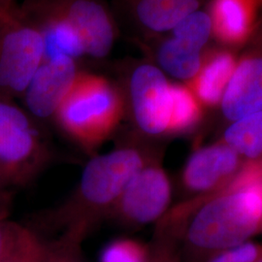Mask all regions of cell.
<instances>
[{
  "instance_id": "1",
  "label": "cell",
  "mask_w": 262,
  "mask_h": 262,
  "mask_svg": "<svg viewBox=\"0 0 262 262\" xmlns=\"http://www.w3.org/2000/svg\"><path fill=\"white\" fill-rule=\"evenodd\" d=\"M168 213L183 225L182 261L208 262L260 233L262 169L247 161L224 189L194 197Z\"/></svg>"
},
{
  "instance_id": "2",
  "label": "cell",
  "mask_w": 262,
  "mask_h": 262,
  "mask_svg": "<svg viewBox=\"0 0 262 262\" xmlns=\"http://www.w3.org/2000/svg\"><path fill=\"white\" fill-rule=\"evenodd\" d=\"M156 156L136 142L126 143L86 164L73 193L38 219L49 230L82 227L88 232L108 216L132 178Z\"/></svg>"
},
{
  "instance_id": "3",
  "label": "cell",
  "mask_w": 262,
  "mask_h": 262,
  "mask_svg": "<svg viewBox=\"0 0 262 262\" xmlns=\"http://www.w3.org/2000/svg\"><path fill=\"white\" fill-rule=\"evenodd\" d=\"M126 109L125 95L117 85L80 71L55 118L72 140L92 151L116 131Z\"/></svg>"
},
{
  "instance_id": "4",
  "label": "cell",
  "mask_w": 262,
  "mask_h": 262,
  "mask_svg": "<svg viewBox=\"0 0 262 262\" xmlns=\"http://www.w3.org/2000/svg\"><path fill=\"white\" fill-rule=\"evenodd\" d=\"M44 57L37 27L13 4L0 8V99L23 96Z\"/></svg>"
},
{
  "instance_id": "5",
  "label": "cell",
  "mask_w": 262,
  "mask_h": 262,
  "mask_svg": "<svg viewBox=\"0 0 262 262\" xmlns=\"http://www.w3.org/2000/svg\"><path fill=\"white\" fill-rule=\"evenodd\" d=\"M49 159V150L28 113L0 99V170L6 183L26 186Z\"/></svg>"
},
{
  "instance_id": "6",
  "label": "cell",
  "mask_w": 262,
  "mask_h": 262,
  "mask_svg": "<svg viewBox=\"0 0 262 262\" xmlns=\"http://www.w3.org/2000/svg\"><path fill=\"white\" fill-rule=\"evenodd\" d=\"M171 84L163 71L151 62H140L127 81L126 106L138 131L149 137L168 135Z\"/></svg>"
},
{
  "instance_id": "7",
  "label": "cell",
  "mask_w": 262,
  "mask_h": 262,
  "mask_svg": "<svg viewBox=\"0 0 262 262\" xmlns=\"http://www.w3.org/2000/svg\"><path fill=\"white\" fill-rule=\"evenodd\" d=\"M172 187L158 158L132 178L108 216L127 227H140L159 220L168 211Z\"/></svg>"
},
{
  "instance_id": "8",
  "label": "cell",
  "mask_w": 262,
  "mask_h": 262,
  "mask_svg": "<svg viewBox=\"0 0 262 262\" xmlns=\"http://www.w3.org/2000/svg\"><path fill=\"white\" fill-rule=\"evenodd\" d=\"M61 16L79 33L85 56H108L118 37V28L111 12L101 0H35Z\"/></svg>"
},
{
  "instance_id": "9",
  "label": "cell",
  "mask_w": 262,
  "mask_h": 262,
  "mask_svg": "<svg viewBox=\"0 0 262 262\" xmlns=\"http://www.w3.org/2000/svg\"><path fill=\"white\" fill-rule=\"evenodd\" d=\"M245 162L222 140L199 148L184 166L181 179L183 187L197 196L220 191L233 181Z\"/></svg>"
},
{
  "instance_id": "10",
  "label": "cell",
  "mask_w": 262,
  "mask_h": 262,
  "mask_svg": "<svg viewBox=\"0 0 262 262\" xmlns=\"http://www.w3.org/2000/svg\"><path fill=\"white\" fill-rule=\"evenodd\" d=\"M80 73L75 59H44L23 94L28 112L38 119L55 117Z\"/></svg>"
},
{
  "instance_id": "11",
  "label": "cell",
  "mask_w": 262,
  "mask_h": 262,
  "mask_svg": "<svg viewBox=\"0 0 262 262\" xmlns=\"http://www.w3.org/2000/svg\"><path fill=\"white\" fill-rule=\"evenodd\" d=\"M220 107L230 122L262 112V51L248 53L238 59Z\"/></svg>"
},
{
  "instance_id": "12",
  "label": "cell",
  "mask_w": 262,
  "mask_h": 262,
  "mask_svg": "<svg viewBox=\"0 0 262 262\" xmlns=\"http://www.w3.org/2000/svg\"><path fill=\"white\" fill-rule=\"evenodd\" d=\"M259 0H212V36L227 47H241L253 36Z\"/></svg>"
},
{
  "instance_id": "13",
  "label": "cell",
  "mask_w": 262,
  "mask_h": 262,
  "mask_svg": "<svg viewBox=\"0 0 262 262\" xmlns=\"http://www.w3.org/2000/svg\"><path fill=\"white\" fill-rule=\"evenodd\" d=\"M20 9L40 30L45 49L44 59L67 56L77 60L85 56L79 33L61 16L40 5L35 0H28Z\"/></svg>"
},
{
  "instance_id": "14",
  "label": "cell",
  "mask_w": 262,
  "mask_h": 262,
  "mask_svg": "<svg viewBox=\"0 0 262 262\" xmlns=\"http://www.w3.org/2000/svg\"><path fill=\"white\" fill-rule=\"evenodd\" d=\"M237 61L234 54L229 50H206L196 75L185 84L203 107H217L234 73Z\"/></svg>"
},
{
  "instance_id": "15",
  "label": "cell",
  "mask_w": 262,
  "mask_h": 262,
  "mask_svg": "<svg viewBox=\"0 0 262 262\" xmlns=\"http://www.w3.org/2000/svg\"><path fill=\"white\" fill-rule=\"evenodd\" d=\"M203 0H131L134 20L150 35L170 32L187 15L199 10Z\"/></svg>"
},
{
  "instance_id": "16",
  "label": "cell",
  "mask_w": 262,
  "mask_h": 262,
  "mask_svg": "<svg viewBox=\"0 0 262 262\" xmlns=\"http://www.w3.org/2000/svg\"><path fill=\"white\" fill-rule=\"evenodd\" d=\"M206 50L181 38L161 39L155 51L156 66L164 74L186 84L196 75Z\"/></svg>"
},
{
  "instance_id": "17",
  "label": "cell",
  "mask_w": 262,
  "mask_h": 262,
  "mask_svg": "<svg viewBox=\"0 0 262 262\" xmlns=\"http://www.w3.org/2000/svg\"><path fill=\"white\" fill-rule=\"evenodd\" d=\"M222 141L245 160L261 159L262 112L231 122L225 131Z\"/></svg>"
},
{
  "instance_id": "18",
  "label": "cell",
  "mask_w": 262,
  "mask_h": 262,
  "mask_svg": "<svg viewBox=\"0 0 262 262\" xmlns=\"http://www.w3.org/2000/svg\"><path fill=\"white\" fill-rule=\"evenodd\" d=\"M203 106L187 84H171V110L168 135L184 134L194 128L202 119Z\"/></svg>"
},
{
  "instance_id": "19",
  "label": "cell",
  "mask_w": 262,
  "mask_h": 262,
  "mask_svg": "<svg viewBox=\"0 0 262 262\" xmlns=\"http://www.w3.org/2000/svg\"><path fill=\"white\" fill-rule=\"evenodd\" d=\"M171 35L181 38L206 50V45L212 36V26L209 14L197 10L187 15L171 31Z\"/></svg>"
},
{
  "instance_id": "20",
  "label": "cell",
  "mask_w": 262,
  "mask_h": 262,
  "mask_svg": "<svg viewBox=\"0 0 262 262\" xmlns=\"http://www.w3.org/2000/svg\"><path fill=\"white\" fill-rule=\"evenodd\" d=\"M89 232L81 227H73L64 230L56 241L48 243L46 262H84L81 245Z\"/></svg>"
},
{
  "instance_id": "21",
  "label": "cell",
  "mask_w": 262,
  "mask_h": 262,
  "mask_svg": "<svg viewBox=\"0 0 262 262\" xmlns=\"http://www.w3.org/2000/svg\"><path fill=\"white\" fill-rule=\"evenodd\" d=\"M149 246L132 239H118L104 248L100 262H146Z\"/></svg>"
},
{
  "instance_id": "22",
  "label": "cell",
  "mask_w": 262,
  "mask_h": 262,
  "mask_svg": "<svg viewBox=\"0 0 262 262\" xmlns=\"http://www.w3.org/2000/svg\"><path fill=\"white\" fill-rule=\"evenodd\" d=\"M146 262H183L181 242L174 236L156 229Z\"/></svg>"
},
{
  "instance_id": "23",
  "label": "cell",
  "mask_w": 262,
  "mask_h": 262,
  "mask_svg": "<svg viewBox=\"0 0 262 262\" xmlns=\"http://www.w3.org/2000/svg\"><path fill=\"white\" fill-rule=\"evenodd\" d=\"M49 246L33 230L19 248L0 262H46Z\"/></svg>"
},
{
  "instance_id": "24",
  "label": "cell",
  "mask_w": 262,
  "mask_h": 262,
  "mask_svg": "<svg viewBox=\"0 0 262 262\" xmlns=\"http://www.w3.org/2000/svg\"><path fill=\"white\" fill-rule=\"evenodd\" d=\"M31 231L29 227L0 219V260L15 252Z\"/></svg>"
},
{
  "instance_id": "25",
  "label": "cell",
  "mask_w": 262,
  "mask_h": 262,
  "mask_svg": "<svg viewBox=\"0 0 262 262\" xmlns=\"http://www.w3.org/2000/svg\"><path fill=\"white\" fill-rule=\"evenodd\" d=\"M262 258V244L247 241L217 253L208 262H258Z\"/></svg>"
},
{
  "instance_id": "26",
  "label": "cell",
  "mask_w": 262,
  "mask_h": 262,
  "mask_svg": "<svg viewBox=\"0 0 262 262\" xmlns=\"http://www.w3.org/2000/svg\"><path fill=\"white\" fill-rule=\"evenodd\" d=\"M10 202L11 198L9 194L0 196V219H7L9 214Z\"/></svg>"
},
{
  "instance_id": "27",
  "label": "cell",
  "mask_w": 262,
  "mask_h": 262,
  "mask_svg": "<svg viewBox=\"0 0 262 262\" xmlns=\"http://www.w3.org/2000/svg\"><path fill=\"white\" fill-rule=\"evenodd\" d=\"M6 186H8V184L6 183L5 179H4L3 175H2V172H1V170H0V196L7 195V194H8V193L4 190V187H6Z\"/></svg>"
},
{
  "instance_id": "28",
  "label": "cell",
  "mask_w": 262,
  "mask_h": 262,
  "mask_svg": "<svg viewBox=\"0 0 262 262\" xmlns=\"http://www.w3.org/2000/svg\"><path fill=\"white\" fill-rule=\"evenodd\" d=\"M11 4H13L12 0H0V8H3V7H6V6H9Z\"/></svg>"
},
{
  "instance_id": "29",
  "label": "cell",
  "mask_w": 262,
  "mask_h": 262,
  "mask_svg": "<svg viewBox=\"0 0 262 262\" xmlns=\"http://www.w3.org/2000/svg\"><path fill=\"white\" fill-rule=\"evenodd\" d=\"M257 161L259 162V164H260V166L262 167V158L260 159H257Z\"/></svg>"
},
{
  "instance_id": "30",
  "label": "cell",
  "mask_w": 262,
  "mask_h": 262,
  "mask_svg": "<svg viewBox=\"0 0 262 262\" xmlns=\"http://www.w3.org/2000/svg\"><path fill=\"white\" fill-rule=\"evenodd\" d=\"M129 1H131V0H125V2H129Z\"/></svg>"
},
{
  "instance_id": "31",
  "label": "cell",
  "mask_w": 262,
  "mask_h": 262,
  "mask_svg": "<svg viewBox=\"0 0 262 262\" xmlns=\"http://www.w3.org/2000/svg\"><path fill=\"white\" fill-rule=\"evenodd\" d=\"M260 233H262V224H261V229H260Z\"/></svg>"
},
{
  "instance_id": "32",
  "label": "cell",
  "mask_w": 262,
  "mask_h": 262,
  "mask_svg": "<svg viewBox=\"0 0 262 262\" xmlns=\"http://www.w3.org/2000/svg\"><path fill=\"white\" fill-rule=\"evenodd\" d=\"M258 262H262V258H261V259H260V260H259V261H258Z\"/></svg>"
},
{
  "instance_id": "33",
  "label": "cell",
  "mask_w": 262,
  "mask_h": 262,
  "mask_svg": "<svg viewBox=\"0 0 262 262\" xmlns=\"http://www.w3.org/2000/svg\"><path fill=\"white\" fill-rule=\"evenodd\" d=\"M260 1H262V0H260Z\"/></svg>"
}]
</instances>
